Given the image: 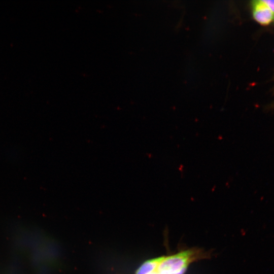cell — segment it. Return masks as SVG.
<instances>
[{"mask_svg": "<svg viewBox=\"0 0 274 274\" xmlns=\"http://www.w3.org/2000/svg\"><path fill=\"white\" fill-rule=\"evenodd\" d=\"M198 256L196 252L187 250L165 257L156 270L161 274H171L178 272L187 268L188 265Z\"/></svg>", "mask_w": 274, "mask_h": 274, "instance_id": "1", "label": "cell"}, {"mask_svg": "<svg viewBox=\"0 0 274 274\" xmlns=\"http://www.w3.org/2000/svg\"><path fill=\"white\" fill-rule=\"evenodd\" d=\"M150 274H161V273H159L157 270H156Z\"/></svg>", "mask_w": 274, "mask_h": 274, "instance_id": "5", "label": "cell"}, {"mask_svg": "<svg viewBox=\"0 0 274 274\" xmlns=\"http://www.w3.org/2000/svg\"><path fill=\"white\" fill-rule=\"evenodd\" d=\"M165 257H160L149 260L143 263L136 270L135 274H150L157 268Z\"/></svg>", "mask_w": 274, "mask_h": 274, "instance_id": "3", "label": "cell"}, {"mask_svg": "<svg viewBox=\"0 0 274 274\" xmlns=\"http://www.w3.org/2000/svg\"><path fill=\"white\" fill-rule=\"evenodd\" d=\"M274 13V1H264Z\"/></svg>", "mask_w": 274, "mask_h": 274, "instance_id": "4", "label": "cell"}, {"mask_svg": "<svg viewBox=\"0 0 274 274\" xmlns=\"http://www.w3.org/2000/svg\"><path fill=\"white\" fill-rule=\"evenodd\" d=\"M252 14L254 19L262 25H267L274 19V13L264 1L252 2Z\"/></svg>", "mask_w": 274, "mask_h": 274, "instance_id": "2", "label": "cell"}]
</instances>
